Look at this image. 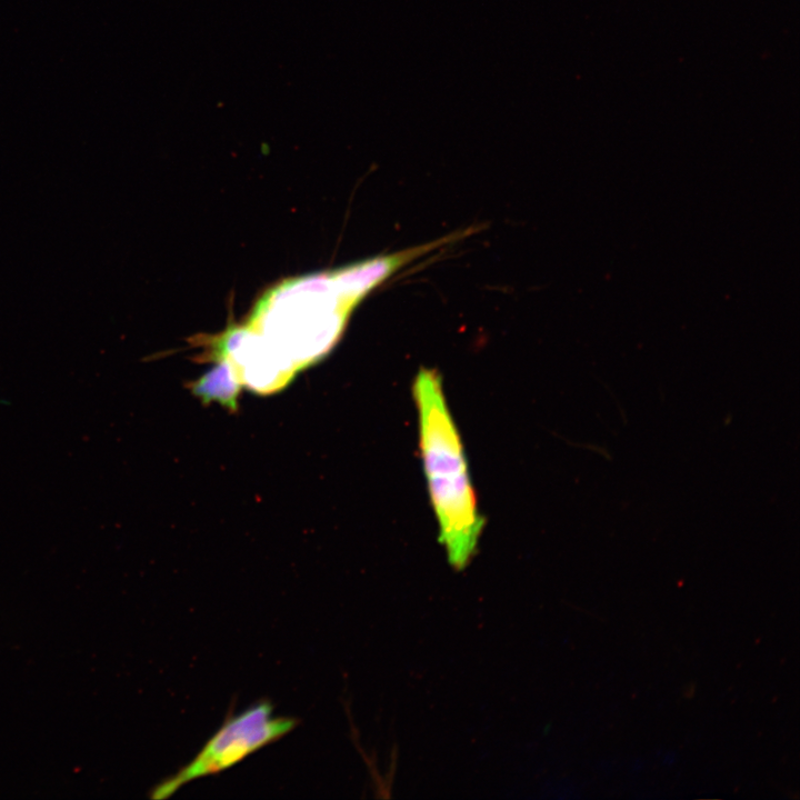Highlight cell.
Segmentation results:
<instances>
[{
    "label": "cell",
    "mask_w": 800,
    "mask_h": 800,
    "mask_svg": "<svg viewBox=\"0 0 800 800\" xmlns=\"http://www.w3.org/2000/svg\"><path fill=\"white\" fill-rule=\"evenodd\" d=\"M412 394L418 412L420 453L439 540L449 562L456 569H462L476 552L484 524L461 438L436 370H419Z\"/></svg>",
    "instance_id": "6da1fadb"
},
{
    "label": "cell",
    "mask_w": 800,
    "mask_h": 800,
    "mask_svg": "<svg viewBox=\"0 0 800 800\" xmlns=\"http://www.w3.org/2000/svg\"><path fill=\"white\" fill-rule=\"evenodd\" d=\"M296 726L297 720L293 718L273 717L269 702L257 703L227 720L194 759L174 776L159 783L151 797L168 798L194 779L226 770L286 736Z\"/></svg>",
    "instance_id": "3957f363"
},
{
    "label": "cell",
    "mask_w": 800,
    "mask_h": 800,
    "mask_svg": "<svg viewBox=\"0 0 800 800\" xmlns=\"http://www.w3.org/2000/svg\"><path fill=\"white\" fill-rule=\"evenodd\" d=\"M240 383L229 363L220 359L219 364L193 383L192 390L203 400H217L236 409Z\"/></svg>",
    "instance_id": "8992f818"
},
{
    "label": "cell",
    "mask_w": 800,
    "mask_h": 800,
    "mask_svg": "<svg viewBox=\"0 0 800 800\" xmlns=\"http://www.w3.org/2000/svg\"><path fill=\"white\" fill-rule=\"evenodd\" d=\"M351 311L330 272L319 273L272 288L258 302L249 326L299 370L334 347Z\"/></svg>",
    "instance_id": "7a4b0ae2"
},
{
    "label": "cell",
    "mask_w": 800,
    "mask_h": 800,
    "mask_svg": "<svg viewBox=\"0 0 800 800\" xmlns=\"http://www.w3.org/2000/svg\"><path fill=\"white\" fill-rule=\"evenodd\" d=\"M214 354L224 359L240 384L259 393L281 390L296 368L249 324L228 329L217 339Z\"/></svg>",
    "instance_id": "277c9868"
},
{
    "label": "cell",
    "mask_w": 800,
    "mask_h": 800,
    "mask_svg": "<svg viewBox=\"0 0 800 800\" xmlns=\"http://www.w3.org/2000/svg\"><path fill=\"white\" fill-rule=\"evenodd\" d=\"M463 234L464 232L452 233L429 243L359 261L331 271L330 277L340 298L353 309L402 266L453 239H460Z\"/></svg>",
    "instance_id": "5b68a950"
}]
</instances>
